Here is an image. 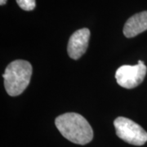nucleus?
Wrapping results in <instances>:
<instances>
[{
    "instance_id": "obj_1",
    "label": "nucleus",
    "mask_w": 147,
    "mask_h": 147,
    "mask_svg": "<svg viewBox=\"0 0 147 147\" xmlns=\"http://www.w3.org/2000/svg\"><path fill=\"white\" fill-rule=\"evenodd\" d=\"M55 124L65 138L75 144L86 145L93 138V131L88 122L77 113H65L58 116Z\"/></svg>"
},
{
    "instance_id": "obj_2",
    "label": "nucleus",
    "mask_w": 147,
    "mask_h": 147,
    "mask_svg": "<svg viewBox=\"0 0 147 147\" xmlns=\"http://www.w3.org/2000/svg\"><path fill=\"white\" fill-rule=\"evenodd\" d=\"M32 75V65L24 60L11 62L3 74L4 87L7 94L11 96L21 95L28 87Z\"/></svg>"
},
{
    "instance_id": "obj_3",
    "label": "nucleus",
    "mask_w": 147,
    "mask_h": 147,
    "mask_svg": "<svg viewBox=\"0 0 147 147\" xmlns=\"http://www.w3.org/2000/svg\"><path fill=\"white\" fill-rule=\"evenodd\" d=\"M116 134L120 139L134 146H143L147 142V132L139 124L125 117L114 121Z\"/></svg>"
},
{
    "instance_id": "obj_4",
    "label": "nucleus",
    "mask_w": 147,
    "mask_h": 147,
    "mask_svg": "<svg viewBox=\"0 0 147 147\" xmlns=\"http://www.w3.org/2000/svg\"><path fill=\"white\" fill-rule=\"evenodd\" d=\"M146 73V65L140 60L135 65H124L120 66L116 70L115 79L119 86L131 89L142 84Z\"/></svg>"
},
{
    "instance_id": "obj_5",
    "label": "nucleus",
    "mask_w": 147,
    "mask_h": 147,
    "mask_svg": "<svg viewBox=\"0 0 147 147\" xmlns=\"http://www.w3.org/2000/svg\"><path fill=\"white\" fill-rule=\"evenodd\" d=\"M90 30L83 28L75 31L69 39L67 52L69 57L74 60H78L84 55L88 47Z\"/></svg>"
},
{
    "instance_id": "obj_6",
    "label": "nucleus",
    "mask_w": 147,
    "mask_h": 147,
    "mask_svg": "<svg viewBox=\"0 0 147 147\" xmlns=\"http://www.w3.org/2000/svg\"><path fill=\"white\" fill-rule=\"evenodd\" d=\"M147 30V11L137 13L126 21L123 34L127 38H133Z\"/></svg>"
},
{
    "instance_id": "obj_7",
    "label": "nucleus",
    "mask_w": 147,
    "mask_h": 147,
    "mask_svg": "<svg viewBox=\"0 0 147 147\" xmlns=\"http://www.w3.org/2000/svg\"><path fill=\"white\" fill-rule=\"evenodd\" d=\"M17 4L21 9L25 11H32L35 8V0H16Z\"/></svg>"
},
{
    "instance_id": "obj_8",
    "label": "nucleus",
    "mask_w": 147,
    "mask_h": 147,
    "mask_svg": "<svg viewBox=\"0 0 147 147\" xmlns=\"http://www.w3.org/2000/svg\"><path fill=\"white\" fill-rule=\"evenodd\" d=\"M6 3H7V0H0V5H5Z\"/></svg>"
}]
</instances>
